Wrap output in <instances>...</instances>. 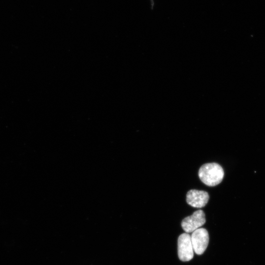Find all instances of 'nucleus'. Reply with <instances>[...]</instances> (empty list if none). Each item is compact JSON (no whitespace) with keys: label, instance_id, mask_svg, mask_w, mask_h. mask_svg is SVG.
I'll list each match as a JSON object with an SVG mask.
<instances>
[{"label":"nucleus","instance_id":"obj_1","mask_svg":"<svg viewBox=\"0 0 265 265\" xmlns=\"http://www.w3.org/2000/svg\"><path fill=\"white\" fill-rule=\"evenodd\" d=\"M224 172L222 167L216 163H208L201 166L198 175L201 181L210 186L220 184L224 177Z\"/></svg>","mask_w":265,"mask_h":265},{"label":"nucleus","instance_id":"obj_2","mask_svg":"<svg viewBox=\"0 0 265 265\" xmlns=\"http://www.w3.org/2000/svg\"><path fill=\"white\" fill-rule=\"evenodd\" d=\"M190 237L193 251L197 255L202 254L209 243L208 231L205 228H198L192 232Z\"/></svg>","mask_w":265,"mask_h":265},{"label":"nucleus","instance_id":"obj_3","mask_svg":"<svg viewBox=\"0 0 265 265\" xmlns=\"http://www.w3.org/2000/svg\"><path fill=\"white\" fill-rule=\"evenodd\" d=\"M179 258L183 262L189 261L193 257V249L191 237L188 233L181 234L178 239Z\"/></svg>","mask_w":265,"mask_h":265},{"label":"nucleus","instance_id":"obj_4","mask_svg":"<svg viewBox=\"0 0 265 265\" xmlns=\"http://www.w3.org/2000/svg\"><path fill=\"white\" fill-rule=\"evenodd\" d=\"M205 222V213L199 210L194 212L191 215L185 218L182 221L181 226L186 233H189L199 228Z\"/></svg>","mask_w":265,"mask_h":265},{"label":"nucleus","instance_id":"obj_5","mask_svg":"<svg viewBox=\"0 0 265 265\" xmlns=\"http://www.w3.org/2000/svg\"><path fill=\"white\" fill-rule=\"evenodd\" d=\"M209 199L208 193L203 190L191 189L186 195L187 203L194 208H200L205 206Z\"/></svg>","mask_w":265,"mask_h":265}]
</instances>
